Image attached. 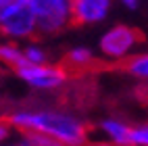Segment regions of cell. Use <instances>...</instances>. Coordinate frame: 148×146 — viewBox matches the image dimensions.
I'll list each match as a JSON object with an SVG mask.
<instances>
[{
    "label": "cell",
    "instance_id": "10",
    "mask_svg": "<svg viewBox=\"0 0 148 146\" xmlns=\"http://www.w3.org/2000/svg\"><path fill=\"white\" fill-rule=\"evenodd\" d=\"M125 71L140 82H148V50L136 52L125 61Z\"/></svg>",
    "mask_w": 148,
    "mask_h": 146
},
{
    "label": "cell",
    "instance_id": "5",
    "mask_svg": "<svg viewBox=\"0 0 148 146\" xmlns=\"http://www.w3.org/2000/svg\"><path fill=\"white\" fill-rule=\"evenodd\" d=\"M17 75L21 77V82H25L34 90H58L63 88L69 80V73L65 71V67L61 65H25L17 71Z\"/></svg>",
    "mask_w": 148,
    "mask_h": 146
},
{
    "label": "cell",
    "instance_id": "16",
    "mask_svg": "<svg viewBox=\"0 0 148 146\" xmlns=\"http://www.w3.org/2000/svg\"><path fill=\"white\" fill-rule=\"evenodd\" d=\"M88 146H115V144L106 142V140H98V142H88Z\"/></svg>",
    "mask_w": 148,
    "mask_h": 146
},
{
    "label": "cell",
    "instance_id": "4",
    "mask_svg": "<svg viewBox=\"0 0 148 146\" xmlns=\"http://www.w3.org/2000/svg\"><path fill=\"white\" fill-rule=\"evenodd\" d=\"M29 4L40 34H56L73 21L71 0H29Z\"/></svg>",
    "mask_w": 148,
    "mask_h": 146
},
{
    "label": "cell",
    "instance_id": "6",
    "mask_svg": "<svg viewBox=\"0 0 148 146\" xmlns=\"http://www.w3.org/2000/svg\"><path fill=\"white\" fill-rule=\"evenodd\" d=\"M113 0H71L73 23L77 25H96L102 23L111 13Z\"/></svg>",
    "mask_w": 148,
    "mask_h": 146
},
{
    "label": "cell",
    "instance_id": "17",
    "mask_svg": "<svg viewBox=\"0 0 148 146\" xmlns=\"http://www.w3.org/2000/svg\"><path fill=\"white\" fill-rule=\"evenodd\" d=\"M48 146H65V144H56V142H50Z\"/></svg>",
    "mask_w": 148,
    "mask_h": 146
},
{
    "label": "cell",
    "instance_id": "2",
    "mask_svg": "<svg viewBox=\"0 0 148 146\" xmlns=\"http://www.w3.org/2000/svg\"><path fill=\"white\" fill-rule=\"evenodd\" d=\"M0 34L8 42L29 40L38 34L36 15L29 0H2L0 2Z\"/></svg>",
    "mask_w": 148,
    "mask_h": 146
},
{
    "label": "cell",
    "instance_id": "12",
    "mask_svg": "<svg viewBox=\"0 0 148 146\" xmlns=\"http://www.w3.org/2000/svg\"><path fill=\"white\" fill-rule=\"evenodd\" d=\"M130 146H148V121L132 125Z\"/></svg>",
    "mask_w": 148,
    "mask_h": 146
},
{
    "label": "cell",
    "instance_id": "11",
    "mask_svg": "<svg viewBox=\"0 0 148 146\" xmlns=\"http://www.w3.org/2000/svg\"><path fill=\"white\" fill-rule=\"evenodd\" d=\"M23 58H25V65H46L48 63V52L40 44L29 42L27 46H23Z\"/></svg>",
    "mask_w": 148,
    "mask_h": 146
},
{
    "label": "cell",
    "instance_id": "14",
    "mask_svg": "<svg viewBox=\"0 0 148 146\" xmlns=\"http://www.w3.org/2000/svg\"><path fill=\"white\" fill-rule=\"evenodd\" d=\"M121 4H125L127 8H136L138 4H140V0H119Z\"/></svg>",
    "mask_w": 148,
    "mask_h": 146
},
{
    "label": "cell",
    "instance_id": "3",
    "mask_svg": "<svg viewBox=\"0 0 148 146\" xmlns=\"http://www.w3.org/2000/svg\"><path fill=\"white\" fill-rule=\"evenodd\" d=\"M142 44V34L130 25H115L100 36L98 48L111 61H127L136 54L138 46Z\"/></svg>",
    "mask_w": 148,
    "mask_h": 146
},
{
    "label": "cell",
    "instance_id": "7",
    "mask_svg": "<svg viewBox=\"0 0 148 146\" xmlns=\"http://www.w3.org/2000/svg\"><path fill=\"white\" fill-rule=\"evenodd\" d=\"M98 130L104 134V140L111 142L115 146H130V132H132V123H127L119 117H106L100 121Z\"/></svg>",
    "mask_w": 148,
    "mask_h": 146
},
{
    "label": "cell",
    "instance_id": "9",
    "mask_svg": "<svg viewBox=\"0 0 148 146\" xmlns=\"http://www.w3.org/2000/svg\"><path fill=\"white\" fill-rule=\"evenodd\" d=\"M0 63H4L6 67H13L15 71H19L21 67H25L23 58V48L17 46L15 42H0Z\"/></svg>",
    "mask_w": 148,
    "mask_h": 146
},
{
    "label": "cell",
    "instance_id": "13",
    "mask_svg": "<svg viewBox=\"0 0 148 146\" xmlns=\"http://www.w3.org/2000/svg\"><path fill=\"white\" fill-rule=\"evenodd\" d=\"M11 132H13V125L8 123V119H0V146L6 144V140L11 138Z\"/></svg>",
    "mask_w": 148,
    "mask_h": 146
},
{
    "label": "cell",
    "instance_id": "1",
    "mask_svg": "<svg viewBox=\"0 0 148 146\" xmlns=\"http://www.w3.org/2000/svg\"><path fill=\"white\" fill-rule=\"evenodd\" d=\"M8 123L23 134H40L65 146H88L86 123L73 113L56 109H21L8 115Z\"/></svg>",
    "mask_w": 148,
    "mask_h": 146
},
{
    "label": "cell",
    "instance_id": "8",
    "mask_svg": "<svg viewBox=\"0 0 148 146\" xmlns=\"http://www.w3.org/2000/svg\"><path fill=\"white\" fill-rule=\"evenodd\" d=\"M65 63H67V67H71V69H75V71H86V69H90V67L96 63V56H94V52L90 50V48L75 46V48H71V50L67 52Z\"/></svg>",
    "mask_w": 148,
    "mask_h": 146
},
{
    "label": "cell",
    "instance_id": "15",
    "mask_svg": "<svg viewBox=\"0 0 148 146\" xmlns=\"http://www.w3.org/2000/svg\"><path fill=\"white\" fill-rule=\"evenodd\" d=\"M4 146H32V144L23 138V140H17V142H8V144H4Z\"/></svg>",
    "mask_w": 148,
    "mask_h": 146
}]
</instances>
